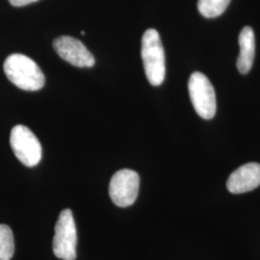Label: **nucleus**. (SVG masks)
Segmentation results:
<instances>
[{"label":"nucleus","instance_id":"nucleus-1","mask_svg":"<svg viewBox=\"0 0 260 260\" xmlns=\"http://www.w3.org/2000/svg\"><path fill=\"white\" fill-rule=\"evenodd\" d=\"M7 78L24 91H39L45 86V75L35 61L23 54L8 56L4 62Z\"/></svg>","mask_w":260,"mask_h":260},{"label":"nucleus","instance_id":"nucleus-2","mask_svg":"<svg viewBox=\"0 0 260 260\" xmlns=\"http://www.w3.org/2000/svg\"><path fill=\"white\" fill-rule=\"evenodd\" d=\"M141 55L149 83L152 86L161 85L166 75L165 52L159 33L155 29H148L144 33Z\"/></svg>","mask_w":260,"mask_h":260},{"label":"nucleus","instance_id":"nucleus-3","mask_svg":"<svg viewBox=\"0 0 260 260\" xmlns=\"http://www.w3.org/2000/svg\"><path fill=\"white\" fill-rule=\"evenodd\" d=\"M77 234L74 215L71 209L63 210L55 224L52 250L56 257L63 260L76 258Z\"/></svg>","mask_w":260,"mask_h":260},{"label":"nucleus","instance_id":"nucleus-4","mask_svg":"<svg viewBox=\"0 0 260 260\" xmlns=\"http://www.w3.org/2000/svg\"><path fill=\"white\" fill-rule=\"evenodd\" d=\"M188 89L197 114L205 120H211L216 114L217 104L213 86L204 74L196 72L190 76Z\"/></svg>","mask_w":260,"mask_h":260},{"label":"nucleus","instance_id":"nucleus-5","mask_svg":"<svg viewBox=\"0 0 260 260\" xmlns=\"http://www.w3.org/2000/svg\"><path fill=\"white\" fill-rule=\"evenodd\" d=\"M10 145L16 157L26 167L37 166L42 159V146L36 135L24 125H16L10 135Z\"/></svg>","mask_w":260,"mask_h":260},{"label":"nucleus","instance_id":"nucleus-6","mask_svg":"<svg viewBox=\"0 0 260 260\" xmlns=\"http://www.w3.org/2000/svg\"><path fill=\"white\" fill-rule=\"evenodd\" d=\"M140 187L139 175L129 169H122L114 174L109 184L112 202L120 207H127L136 202Z\"/></svg>","mask_w":260,"mask_h":260},{"label":"nucleus","instance_id":"nucleus-7","mask_svg":"<svg viewBox=\"0 0 260 260\" xmlns=\"http://www.w3.org/2000/svg\"><path fill=\"white\" fill-rule=\"evenodd\" d=\"M56 53L66 62L78 68H92L94 65V57L83 44L70 36H61L53 42Z\"/></svg>","mask_w":260,"mask_h":260},{"label":"nucleus","instance_id":"nucleus-8","mask_svg":"<svg viewBox=\"0 0 260 260\" xmlns=\"http://www.w3.org/2000/svg\"><path fill=\"white\" fill-rule=\"evenodd\" d=\"M228 189L233 194H243L260 186V164L248 163L235 170L228 179Z\"/></svg>","mask_w":260,"mask_h":260},{"label":"nucleus","instance_id":"nucleus-9","mask_svg":"<svg viewBox=\"0 0 260 260\" xmlns=\"http://www.w3.org/2000/svg\"><path fill=\"white\" fill-rule=\"evenodd\" d=\"M240 53L237 60V68L242 75L251 71L255 52V40L253 30L250 26H245L239 35Z\"/></svg>","mask_w":260,"mask_h":260},{"label":"nucleus","instance_id":"nucleus-10","mask_svg":"<svg viewBox=\"0 0 260 260\" xmlns=\"http://www.w3.org/2000/svg\"><path fill=\"white\" fill-rule=\"evenodd\" d=\"M230 2L231 0H199L198 9L205 18L213 19L223 14Z\"/></svg>","mask_w":260,"mask_h":260},{"label":"nucleus","instance_id":"nucleus-11","mask_svg":"<svg viewBox=\"0 0 260 260\" xmlns=\"http://www.w3.org/2000/svg\"><path fill=\"white\" fill-rule=\"evenodd\" d=\"M15 252L13 232L7 224H0V260H11Z\"/></svg>","mask_w":260,"mask_h":260},{"label":"nucleus","instance_id":"nucleus-12","mask_svg":"<svg viewBox=\"0 0 260 260\" xmlns=\"http://www.w3.org/2000/svg\"><path fill=\"white\" fill-rule=\"evenodd\" d=\"M36 1L38 0H9L10 3L15 7H22Z\"/></svg>","mask_w":260,"mask_h":260}]
</instances>
